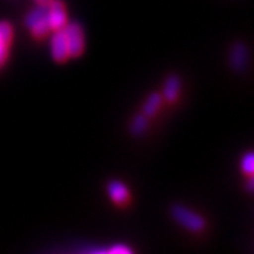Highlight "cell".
<instances>
[{"label": "cell", "mask_w": 254, "mask_h": 254, "mask_svg": "<svg viewBox=\"0 0 254 254\" xmlns=\"http://www.w3.org/2000/svg\"><path fill=\"white\" fill-rule=\"evenodd\" d=\"M66 9L61 0H51L47 4V20L50 30H61L68 23Z\"/></svg>", "instance_id": "obj_4"}, {"label": "cell", "mask_w": 254, "mask_h": 254, "mask_svg": "<svg viewBox=\"0 0 254 254\" xmlns=\"http://www.w3.org/2000/svg\"><path fill=\"white\" fill-rule=\"evenodd\" d=\"M181 91V81L177 75H171L167 78V81L164 83V99L168 103H173L178 99V95Z\"/></svg>", "instance_id": "obj_8"}, {"label": "cell", "mask_w": 254, "mask_h": 254, "mask_svg": "<svg viewBox=\"0 0 254 254\" xmlns=\"http://www.w3.org/2000/svg\"><path fill=\"white\" fill-rule=\"evenodd\" d=\"M173 218L175 219L177 223H180L182 227L188 229L190 232H202L205 229V219L202 218L200 215L192 212L190 208L182 206V205H175L171 209Z\"/></svg>", "instance_id": "obj_1"}, {"label": "cell", "mask_w": 254, "mask_h": 254, "mask_svg": "<svg viewBox=\"0 0 254 254\" xmlns=\"http://www.w3.org/2000/svg\"><path fill=\"white\" fill-rule=\"evenodd\" d=\"M51 57L55 63H65L66 60L71 58L63 28L55 30L54 34L51 37Z\"/></svg>", "instance_id": "obj_5"}, {"label": "cell", "mask_w": 254, "mask_h": 254, "mask_svg": "<svg viewBox=\"0 0 254 254\" xmlns=\"http://www.w3.org/2000/svg\"><path fill=\"white\" fill-rule=\"evenodd\" d=\"M242 171L246 175H252L254 171V157L253 153H247L242 158Z\"/></svg>", "instance_id": "obj_12"}, {"label": "cell", "mask_w": 254, "mask_h": 254, "mask_svg": "<svg viewBox=\"0 0 254 254\" xmlns=\"http://www.w3.org/2000/svg\"><path fill=\"white\" fill-rule=\"evenodd\" d=\"M247 63V51L243 44H236L232 51V64L236 69H243Z\"/></svg>", "instance_id": "obj_10"}, {"label": "cell", "mask_w": 254, "mask_h": 254, "mask_svg": "<svg viewBox=\"0 0 254 254\" xmlns=\"http://www.w3.org/2000/svg\"><path fill=\"white\" fill-rule=\"evenodd\" d=\"M37 4H40V6H47L51 0H36Z\"/></svg>", "instance_id": "obj_13"}, {"label": "cell", "mask_w": 254, "mask_h": 254, "mask_svg": "<svg viewBox=\"0 0 254 254\" xmlns=\"http://www.w3.org/2000/svg\"><path fill=\"white\" fill-rule=\"evenodd\" d=\"M13 43V27L7 21H0V68L7 61Z\"/></svg>", "instance_id": "obj_6"}, {"label": "cell", "mask_w": 254, "mask_h": 254, "mask_svg": "<svg viewBox=\"0 0 254 254\" xmlns=\"http://www.w3.org/2000/svg\"><path fill=\"white\" fill-rule=\"evenodd\" d=\"M161 103H163V98L160 95H157V93L151 95L148 99L145 100L144 106H143V115L145 118H153L161 108Z\"/></svg>", "instance_id": "obj_9"}, {"label": "cell", "mask_w": 254, "mask_h": 254, "mask_svg": "<svg viewBox=\"0 0 254 254\" xmlns=\"http://www.w3.org/2000/svg\"><path fill=\"white\" fill-rule=\"evenodd\" d=\"M63 31L66 38V44H68L71 58L79 57L85 50V34H83L82 27L76 23H71V24L66 23L63 27Z\"/></svg>", "instance_id": "obj_3"}, {"label": "cell", "mask_w": 254, "mask_h": 254, "mask_svg": "<svg viewBox=\"0 0 254 254\" xmlns=\"http://www.w3.org/2000/svg\"><path fill=\"white\" fill-rule=\"evenodd\" d=\"M108 193H109L110 199L119 206H125L130 200V192L126 185L120 181H110L108 184Z\"/></svg>", "instance_id": "obj_7"}, {"label": "cell", "mask_w": 254, "mask_h": 254, "mask_svg": "<svg viewBox=\"0 0 254 254\" xmlns=\"http://www.w3.org/2000/svg\"><path fill=\"white\" fill-rule=\"evenodd\" d=\"M26 26L30 28L31 34L36 38H43L47 36L50 30L48 20H47V6H37L33 9L26 17Z\"/></svg>", "instance_id": "obj_2"}, {"label": "cell", "mask_w": 254, "mask_h": 254, "mask_svg": "<svg viewBox=\"0 0 254 254\" xmlns=\"http://www.w3.org/2000/svg\"><path fill=\"white\" fill-rule=\"evenodd\" d=\"M147 127V118L144 115H138L134 118L131 123V133L133 134H141Z\"/></svg>", "instance_id": "obj_11"}]
</instances>
